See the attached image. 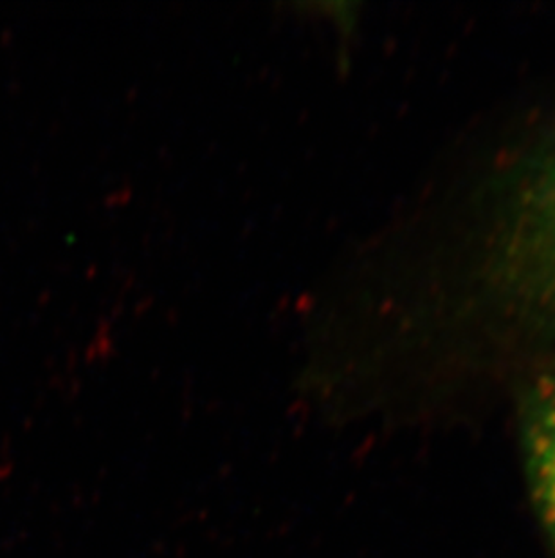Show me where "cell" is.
Returning <instances> with one entry per match:
<instances>
[{"label": "cell", "mask_w": 555, "mask_h": 558, "mask_svg": "<svg viewBox=\"0 0 555 558\" xmlns=\"http://www.w3.org/2000/svg\"><path fill=\"white\" fill-rule=\"evenodd\" d=\"M496 275L521 315L555 335V142L530 161L510 195Z\"/></svg>", "instance_id": "1"}, {"label": "cell", "mask_w": 555, "mask_h": 558, "mask_svg": "<svg viewBox=\"0 0 555 558\" xmlns=\"http://www.w3.org/2000/svg\"><path fill=\"white\" fill-rule=\"evenodd\" d=\"M525 450L535 508L555 546V373L543 376L530 392Z\"/></svg>", "instance_id": "2"}]
</instances>
